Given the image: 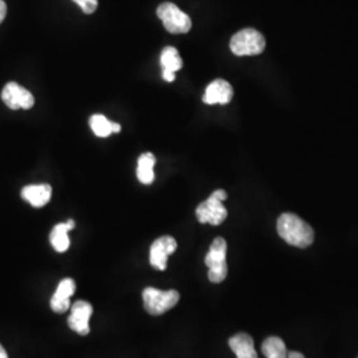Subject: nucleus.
<instances>
[{
    "instance_id": "nucleus-1",
    "label": "nucleus",
    "mask_w": 358,
    "mask_h": 358,
    "mask_svg": "<svg viewBox=\"0 0 358 358\" xmlns=\"http://www.w3.org/2000/svg\"><path fill=\"white\" fill-rule=\"evenodd\" d=\"M278 232L285 242L299 248H307L315 241V231L301 217L285 213L278 219Z\"/></svg>"
},
{
    "instance_id": "nucleus-2",
    "label": "nucleus",
    "mask_w": 358,
    "mask_h": 358,
    "mask_svg": "<svg viewBox=\"0 0 358 358\" xmlns=\"http://www.w3.org/2000/svg\"><path fill=\"white\" fill-rule=\"evenodd\" d=\"M230 48L236 56H256L266 50V38L254 28H245L232 36Z\"/></svg>"
},
{
    "instance_id": "nucleus-3",
    "label": "nucleus",
    "mask_w": 358,
    "mask_h": 358,
    "mask_svg": "<svg viewBox=\"0 0 358 358\" xmlns=\"http://www.w3.org/2000/svg\"><path fill=\"white\" fill-rule=\"evenodd\" d=\"M179 297L178 291H161L153 287H148L142 292L145 309L153 316L164 315L167 310L173 309L178 304Z\"/></svg>"
},
{
    "instance_id": "nucleus-4",
    "label": "nucleus",
    "mask_w": 358,
    "mask_h": 358,
    "mask_svg": "<svg viewBox=\"0 0 358 358\" xmlns=\"http://www.w3.org/2000/svg\"><path fill=\"white\" fill-rule=\"evenodd\" d=\"M227 199V192L217 190L213 192L208 199L196 207V217L201 223H210L213 226L222 224L227 217V210L223 206V201Z\"/></svg>"
},
{
    "instance_id": "nucleus-5",
    "label": "nucleus",
    "mask_w": 358,
    "mask_h": 358,
    "mask_svg": "<svg viewBox=\"0 0 358 358\" xmlns=\"http://www.w3.org/2000/svg\"><path fill=\"white\" fill-rule=\"evenodd\" d=\"M227 243L223 238H217L210 245L205 263L208 267V280L211 282H222L227 278Z\"/></svg>"
},
{
    "instance_id": "nucleus-6",
    "label": "nucleus",
    "mask_w": 358,
    "mask_h": 358,
    "mask_svg": "<svg viewBox=\"0 0 358 358\" xmlns=\"http://www.w3.org/2000/svg\"><path fill=\"white\" fill-rule=\"evenodd\" d=\"M157 15L162 20L167 32L174 35L187 34L192 29V19L187 13L180 11L174 3H162L157 8Z\"/></svg>"
},
{
    "instance_id": "nucleus-7",
    "label": "nucleus",
    "mask_w": 358,
    "mask_h": 358,
    "mask_svg": "<svg viewBox=\"0 0 358 358\" xmlns=\"http://www.w3.org/2000/svg\"><path fill=\"white\" fill-rule=\"evenodd\" d=\"M1 100L6 103L10 109L13 110H19V109H24L28 110L34 106L35 99L32 96V93L26 88L20 87L16 83H8L1 92Z\"/></svg>"
},
{
    "instance_id": "nucleus-8",
    "label": "nucleus",
    "mask_w": 358,
    "mask_h": 358,
    "mask_svg": "<svg viewBox=\"0 0 358 358\" xmlns=\"http://www.w3.org/2000/svg\"><path fill=\"white\" fill-rule=\"evenodd\" d=\"M93 313V307L88 301L78 300L71 306V316L68 317V325L72 331L78 333L80 336L90 334V316Z\"/></svg>"
},
{
    "instance_id": "nucleus-9",
    "label": "nucleus",
    "mask_w": 358,
    "mask_h": 358,
    "mask_svg": "<svg viewBox=\"0 0 358 358\" xmlns=\"http://www.w3.org/2000/svg\"><path fill=\"white\" fill-rule=\"evenodd\" d=\"M178 244L173 236L158 238L150 247V264L158 271L167 268V257L174 254Z\"/></svg>"
},
{
    "instance_id": "nucleus-10",
    "label": "nucleus",
    "mask_w": 358,
    "mask_h": 358,
    "mask_svg": "<svg viewBox=\"0 0 358 358\" xmlns=\"http://www.w3.org/2000/svg\"><path fill=\"white\" fill-rule=\"evenodd\" d=\"M76 291V282L73 279H64L59 282L57 289L51 299V308L56 313H65L71 308V297Z\"/></svg>"
},
{
    "instance_id": "nucleus-11",
    "label": "nucleus",
    "mask_w": 358,
    "mask_h": 358,
    "mask_svg": "<svg viewBox=\"0 0 358 358\" xmlns=\"http://www.w3.org/2000/svg\"><path fill=\"white\" fill-rule=\"evenodd\" d=\"M234 96V90L231 87L230 83L226 80H214L206 90L205 96H203V103L207 105H214V103H230Z\"/></svg>"
},
{
    "instance_id": "nucleus-12",
    "label": "nucleus",
    "mask_w": 358,
    "mask_h": 358,
    "mask_svg": "<svg viewBox=\"0 0 358 358\" xmlns=\"http://www.w3.org/2000/svg\"><path fill=\"white\" fill-rule=\"evenodd\" d=\"M52 187L50 185H28L22 190V198L29 205L40 208L51 201Z\"/></svg>"
},
{
    "instance_id": "nucleus-13",
    "label": "nucleus",
    "mask_w": 358,
    "mask_h": 358,
    "mask_svg": "<svg viewBox=\"0 0 358 358\" xmlns=\"http://www.w3.org/2000/svg\"><path fill=\"white\" fill-rule=\"evenodd\" d=\"M76 226L75 220L73 219H69L68 222L65 223H59L56 224L51 231V239L52 247L57 251V252H65L69 245H71V241H69V236H68V232L73 230Z\"/></svg>"
},
{
    "instance_id": "nucleus-14",
    "label": "nucleus",
    "mask_w": 358,
    "mask_h": 358,
    "mask_svg": "<svg viewBox=\"0 0 358 358\" xmlns=\"http://www.w3.org/2000/svg\"><path fill=\"white\" fill-rule=\"evenodd\" d=\"M229 345L238 358H257L254 340L247 333H239L231 337Z\"/></svg>"
},
{
    "instance_id": "nucleus-15",
    "label": "nucleus",
    "mask_w": 358,
    "mask_h": 358,
    "mask_svg": "<svg viewBox=\"0 0 358 358\" xmlns=\"http://www.w3.org/2000/svg\"><path fill=\"white\" fill-rule=\"evenodd\" d=\"M154 165H155V157L152 153L141 154L138 158V166H137V178L143 185L153 183Z\"/></svg>"
},
{
    "instance_id": "nucleus-16",
    "label": "nucleus",
    "mask_w": 358,
    "mask_h": 358,
    "mask_svg": "<svg viewBox=\"0 0 358 358\" xmlns=\"http://www.w3.org/2000/svg\"><path fill=\"white\" fill-rule=\"evenodd\" d=\"M262 352L267 358H288L287 346L280 337H268L262 345Z\"/></svg>"
},
{
    "instance_id": "nucleus-17",
    "label": "nucleus",
    "mask_w": 358,
    "mask_h": 358,
    "mask_svg": "<svg viewBox=\"0 0 358 358\" xmlns=\"http://www.w3.org/2000/svg\"><path fill=\"white\" fill-rule=\"evenodd\" d=\"M161 65L164 69H169V71H173V72H177L182 65L183 62L179 56L177 48L174 47H166L162 53H161Z\"/></svg>"
},
{
    "instance_id": "nucleus-18",
    "label": "nucleus",
    "mask_w": 358,
    "mask_h": 358,
    "mask_svg": "<svg viewBox=\"0 0 358 358\" xmlns=\"http://www.w3.org/2000/svg\"><path fill=\"white\" fill-rule=\"evenodd\" d=\"M90 129L93 130V133L97 137H109L113 131H112V121H109L105 115H93L90 120Z\"/></svg>"
},
{
    "instance_id": "nucleus-19",
    "label": "nucleus",
    "mask_w": 358,
    "mask_h": 358,
    "mask_svg": "<svg viewBox=\"0 0 358 358\" xmlns=\"http://www.w3.org/2000/svg\"><path fill=\"white\" fill-rule=\"evenodd\" d=\"M77 6L83 10V13L92 15L99 7V0H73Z\"/></svg>"
},
{
    "instance_id": "nucleus-20",
    "label": "nucleus",
    "mask_w": 358,
    "mask_h": 358,
    "mask_svg": "<svg viewBox=\"0 0 358 358\" xmlns=\"http://www.w3.org/2000/svg\"><path fill=\"white\" fill-rule=\"evenodd\" d=\"M162 77H164V80L167 81V83H173V81L176 80V72L169 71V69H164V72H162Z\"/></svg>"
},
{
    "instance_id": "nucleus-21",
    "label": "nucleus",
    "mask_w": 358,
    "mask_h": 358,
    "mask_svg": "<svg viewBox=\"0 0 358 358\" xmlns=\"http://www.w3.org/2000/svg\"><path fill=\"white\" fill-rule=\"evenodd\" d=\"M6 15H7V6L4 0H0V23L6 19Z\"/></svg>"
},
{
    "instance_id": "nucleus-22",
    "label": "nucleus",
    "mask_w": 358,
    "mask_h": 358,
    "mask_svg": "<svg viewBox=\"0 0 358 358\" xmlns=\"http://www.w3.org/2000/svg\"><path fill=\"white\" fill-rule=\"evenodd\" d=\"M288 358H306V357H304V355H303V353H300V352H289V353H288Z\"/></svg>"
},
{
    "instance_id": "nucleus-23",
    "label": "nucleus",
    "mask_w": 358,
    "mask_h": 358,
    "mask_svg": "<svg viewBox=\"0 0 358 358\" xmlns=\"http://www.w3.org/2000/svg\"><path fill=\"white\" fill-rule=\"evenodd\" d=\"M112 131L113 133H120L121 131V125L117 122H112Z\"/></svg>"
},
{
    "instance_id": "nucleus-24",
    "label": "nucleus",
    "mask_w": 358,
    "mask_h": 358,
    "mask_svg": "<svg viewBox=\"0 0 358 358\" xmlns=\"http://www.w3.org/2000/svg\"><path fill=\"white\" fill-rule=\"evenodd\" d=\"M0 358H8V355H7V352L4 350V348L0 345Z\"/></svg>"
}]
</instances>
